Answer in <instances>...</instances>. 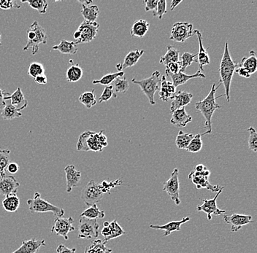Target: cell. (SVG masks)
Instances as JSON below:
<instances>
[{"instance_id":"cell-34","label":"cell","mask_w":257,"mask_h":253,"mask_svg":"<svg viewBox=\"0 0 257 253\" xmlns=\"http://www.w3.org/2000/svg\"><path fill=\"white\" fill-rule=\"evenodd\" d=\"M2 207L6 212H16L20 207V198L16 194L5 196L2 201Z\"/></svg>"},{"instance_id":"cell-11","label":"cell","mask_w":257,"mask_h":253,"mask_svg":"<svg viewBox=\"0 0 257 253\" xmlns=\"http://www.w3.org/2000/svg\"><path fill=\"white\" fill-rule=\"evenodd\" d=\"M81 197L82 201L90 207L99 202L103 198V193L99 190L97 184L94 181L91 180L83 189Z\"/></svg>"},{"instance_id":"cell-29","label":"cell","mask_w":257,"mask_h":253,"mask_svg":"<svg viewBox=\"0 0 257 253\" xmlns=\"http://www.w3.org/2000/svg\"><path fill=\"white\" fill-rule=\"evenodd\" d=\"M149 26H150V24L146 20H137L132 25L130 32L131 36L140 37V38L144 37L149 32Z\"/></svg>"},{"instance_id":"cell-61","label":"cell","mask_w":257,"mask_h":253,"mask_svg":"<svg viewBox=\"0 0 257 253\" xmlns=\"http://www.w3.org/2000/svg\"><path fill=\"white\" fill-rule=\"evenodd\" d=\"M0 45H1V34H0Z\"/></svg>"},{"instance_id":"cell-52","label":"cell","mask_w":257,"mask_h":253,"mask_svg":"<svg viewBox=\"0 0 257 253\" xmlns=\"http://www.w3.org/2000/svg\"><path fill=\"white\" fill-rule=\"evenodd\" d=\"M180 68H181V65H180V61L177 62H172V63H170L169 65H167L165 73L166 74H177L180 72Z\"/></svg>"},{"instance_id":"cell-31","label":"cell","mask_w":257,"mask_h":253,"mask_svg":"<svg viewBox=\"0 0 257 253\" xmlns=\"http://www.w3.org/2000/svg\"><path fill=\"white\" fill-rule=\"evenodd\" d=\"M179 53L172 45H168L166 54L160 58V63L166 67L170 63L179 62Z\"/></svg>"},{"instance_id":"cell-45","label":"cell","mask_w":257,"mask_h":253,"mask_svg":"<svg viewBox=\"0 0 257 253\" xmlns=\"http://www.w3.org/2000/svg\"><path fill=\"white\" fill-rule=\"evenodd\" d=\"M202 134H197L194 136L191 141L190 142L189 145L187 147L186 151L190 153H198L202 150Z\"/></svg>"},{"instance_id":"cell-5","label":"cell","mask_w":257,"mask_h":253,"mask_svg":"<svg viewBox=\"0 0 257 253\" xmlns=\"http://www.w3.org/2000/svg\"><path fill=\"white\" fill-rule=\"evenodd\" d=\"M161 79V74L157 70L152 73L150 78L141 80V81H137L136 79L133 78L132 82L134 84L139 85L142 91L147 96L150 104L154 105L156 104L154 96H155V93L160 90Z\"/></svg>"},{"instance_id":"cell-24","label":"cell","mask_w":257,"mask_h":253,"mask_svg":"<svg viewBox=\"0 0 257 253\" xmlns=\"http://www.w3.org/2000/svg\"><path fill=\"white\" fill-rule=\"evenodd\" d=\"M194 33L197 36L199 43V53L197 54V62L199 64V71L202 72L203 70L204 66L210 65V56L208 51L205 49L203 44H202V34L199 30L196 29L194 31Z\"/></svg>"},{"instance_id":"cell-53","label":"cell","mask_w":257,"mask_h":253,"mask_svg":"<svg viewBox=\"0 0 257 253\" xmlns=\"http://www.w3.org/2000/svg\"><path fill=\"white\" fill-rule=\"evenodd\" d=\"M145 10L146 12L152 11L155 16L158 1L157 0H145Z\"/></svg>"},{"instance_id":"cell-42","label":"cell","mask_w":257,"mask_h":253,"mask_svg":"<svg viewBox=\"0 0 257 253\" xmlns=\"http://www.w3.org/2000/svg\"><path fill=\"white\" fill-rule=\"evenodd\" d=\"M113 89H114L115 93H126L128 91L129 88V81L124 77H119L116 78L113 81Z\"/></svg>"},{"instance_id":"cell-46","label":"cell","mask_w":257,"mask_h":253,"mask_svg":"<svg viewBox=\"0 0 257 253\" xmlns=\"http://www.w3.org/2000/svg\"><path fill=\"white\" fill-rule=\"evenodd\" d=\"M44 74L45 68L42 64L39 63V62H32L30 66L29 67V70H28V75L31 78L35 79L37 76Z\"/></svg>"},{"instance_id":"cell-25","label":"cell","mask_w":257,"mask_h":253,"mask_svg":"<svg viewBox=\"0 0 257 253\" xmlns=\"http://www.w3.org/2000/svg\"><path fill=\"white\" fill-rule=\"evenodd\" d=\"M191 121H192V117L188 115L185 110V107H183L172 112L171 123L177 127H185Z\"/></svg>"},{"instance_id":"cell-19","label":"cell","mask_w":257,"mask_h":253,"mask_svg":"<svg viewBox=\"0 0 257 253\" xmlns=\"http://www.w3.org/2000/svg\"><path fill=\"white\" fill-rule=\"evenodd\" d=\"M193 95L191 93L179 90L171 102V112L172 113L174 111L186 107L191 103Z\"/></svg>"},{"instance_id":"cell-20","label":"cell","mask_w":257,"mask_h":253,"mask_svg":"<svg viewBox=\"0 0 257 253\" xmlns=\"http://www.w3.org/2000/svg\"><path fill=\"white\" fill-rule=\"evenodd\" d=\"M176 94V88L174 86L172 82H170L165 76H163L161 79V85H160L159 95L160 99L163 101H168L169 100L173 99Z\"/></svg>"},{"instance_id":"cell-33","label":"cell","mask_w":257,"mask_h":253,"mask_svg":"<svg viewBox=\"0 0 257 253\" xmlns=\"http://www.w3.org/2000/svg\"><path fill=\"white\" fill-rule=\"evenodd\" d=\"M105 245L103 240H94L86 248L84 253H113V251Z\"/></svg>"},{"instance_id":"cell-32","label":"cell","mask_w":257,"mask_h":253,"mask_svg":"<svg viewBox=\"0 0 257 253\" xmlns=\"http://www.w3.org/2000/svg\"><path fill=\"white\" fill-rule=\"evenodd\" d=\"M82 14L84 18V21H88V22H96L99 16V7L96 5H85L82 4Z\"/></svg>"},{"instance_id":"cell-57","label":"cell","mask_w":257,"mask_h":253,"mask_svg":"<svg viewBox=\"0 0 257 253\" xmlns=\"http://www.w3.org/2000/svg\"><path fill=\"white\" fill-rule=\"evenodd\" d=\"M6 170L10 174H16L18 170H19V166H18V164L15 163V162H12V163H9Z\"/></svg>"},{"instance_id":"cell-2","label":"cell","mask_w":257,"mask_h":253,"mask_svg":"<svg viewBox=\"0 0 257 253\" xmlns=\"http://www.w3.org/2000/svg\"><path fill=\"white\" fill-rule=\"evenodd\" d=\"M107 145V139L104 134V131L98 133L86 131L79 136L76 148L78 151L98 153L102 152Z\"/></svg>"},{"instance_id":"cell-54","label":"cell","mask_w":257,"mask_h":253,"mask_svg":"<svg viewBox=\"0 0 257 253\" xmlns=\"http://www.w3.org/2000/svg\"><path fill=\"white\" fill-rule=\"evenodd\" d=\"M8 94L9 93H7L5 90H3V89L0 88V113H1V111L4 110L5 106L7 105L5 103V100H4V97Z\"/></svg>"},{"instance_id":"cell-15","label":"cell","mask_w":257,"mask_h":253,"mask_svg":"<svg viewBox=\"0 0 257 253\" xmlns=\"http://www.w3.org/2000/svg\"><path fill=\"white\" fill-rule=\"evenodd\" d=\"M101 234L103 236V242L107 244V242L113 239L118 238L121 236L126 234L124 229L118 224L117 220H115L111 223L105 221L103 223V229L101 231Z\"/></svg>"},{"instance_id":"cell-62","label":"cell","mask_w":257,"mask_h":253,"mask_svg":"<svg viewBox=\"0 0 257 253\" xmlns=\"http://www.w3.org/2000/svg\"><path fill=\"white\" fill-rule=\"evenodd\" d=\"M0 173H1V169H0Z\"/></svg>"},{"instance_id":"cell-21","label":"cell","mask_w":257,"mask_h":253,"mask_svg":"<svg viewBox=\"0 0 257 253\" xmlns=\"http://www.w3.org/2000/svg\"><path fill=\"white\" fill-rule=\"evenodd\" d=\"M189 217H186L181 220L178 221H171L163 226H157V225H150L149 228L152 229H157V230H163L165 231L164 237H168L171 235L174 231H179L180 230V227L182 225L189 221Z\"/></svg>"},{"instance_id":"cell-36","label":"cell","mask_w":257,"mask_h":253,"mask_svg":"<svg viewBox=\"0 0 257 253\" xmlns=\"http://www.w3.org/2000/svg\"><path fill=\"white\" fill-rule=\"evenodd\" d=\"M194 134L189 133H185L183 131H180L175 139V145L178 149L186 150L187 147L189 145L190 142L194 137Z\"/></svg>"},{"instance_id":"cell-60","label":"cell","mask_w":257,"mask_h":253,"mask_svg":"<svg viewBox=\"0 0 257 253\" xmlns=\"http://www.w3.org/2000/svg\"><path fill=\"white\" fill-rule=\"evenodd\" d=\"M182 2V1H172V2H171V10H173L176 7H177V5H178L179 4H180V3Z\"/></svg>"},{"instance_id":"cell-22","label":"cell","mask_w":257,"mask_h":253,"mask_svg":"<svg viewBox=\"0 0 257 253\" xmlns=\"http://www.w3.org/2000/svg\"><path fill=\"white\" fill-rule=\"evenodd\" d=\"M188 178L191 179L193 183L195 185L197 189L205 188L209 190L210 191L218 193L221 189L224 188V187L220 185H211L209 182V177H205V176H199L194 175L192 173H190Z\"/></svg>"},{"instance_id":"cell-27","label":"cell","mask_w":257,"mask_h":253,"mask_svg":"<svg viewBox=\"0 0 257 253\" xmlns=\"http://www.w3.org/2000/svg\"><path fill=\"white\" fill-rule=\"evenodd\" d=\"M10 99V104L19 110H23L27 107L28 101L25 99L22 90L20 88H17L11 95L9 93L4 97V100Z\"/></svg>"},{"instance_id":"cell-1","label":"cell","mask_w":257,"mask_h":253,"mask_svg":"<svg viewBox=\"0 0 257 253\" xmlns=\"http://www.w3.org/2000/svg\"><path fill=\"white\" fill-rule=\"evenodd\" d=\"M238 67H239V63L235 62L230 55L228 42L227 41L224 45V53L221 60L220 67H219V74H220L221 84L224 85V90H225L224 95L226 96L227 102L230 101V86H231L233 75Z\"/></svg>"},{"instance_id":"cell-51","label":"cell","mask_w":257,"mask_h":253,"mask_svg":"<svg viewBox=\"0 0 257 253\" xmlns=\"http://www.w3.org/2000/svg\"><path fill=\"white\" fill-rule=\"evenodd\" d=\"M167 12L166 0H160L157 4V10H156L155 16H157L159 19H162L163 15Z\"/></svg>"},{"instance_id":"cell-47","label":"cell","mask_w":257,"mask_h":253,"mask_svg":"<svg viewBox=\"0 0 257 253\" xmlns=\"http://www.w3.org/2000/svg\"><path fill=\"white\" fill-rule=\"evenodd\" d=\"M122 184L123 182L121 181V179H120L111 181V182H107V181L104 180L102 181V183L98 185V187H99V190H100L104 194V193H109L112 188L119 186V185H121Z\"/></svg>"},{"instance_id":"cell-37","label":"cell","mask_w":257,"mask_h":253,"mask_svg":"<svg viewBox=\"0 0 257 253\" xmlns=\"http://www.w3.org/2000/svg\"><path fill=\"white\" fill-rule=\"evenodd\" d=\"M83 70L79 65H73L67 71V81L70 83H76L80 81L83 76Z\"/></svg>"},{"instance_id":"cell-14","label":"cell","mask_w":257,"mask_h":253,"mask_svg":"<svg viewBox=\"0 0 257 253\" xmlns=\"http://www.w3.org/2000/svg\"><path fill=\"white\" fill-rule=\"evenodd\" d=\"M224 220L227 224L231 226L232 232H238L242 229L243 226L249 223H255L252 220V215H241V214H233L231 216L224 215Z\"/></svg>"},{"instance_id":"cell-56","label":"cell","mask_w":257,"mask_h":253,"mask_svg":"<svg viewBox=\"0 0 257 253\" xmlns=\"http://www.w3.org/2000/svg\"><path fill=\"white\" fill-rule=\"evenodd\" d=\"M235 73H238L241 77L244 78H249L252 76L250 73L242 67H238L235 70Z\"/></svg>"},{"instance_id":"cell-3","label":"cell","mask_w":257,"mask_h":253,"mask_svg":"<svg viewBox=\"0 0 257 253\" xmlns=\"http://www.w3.org/2000/svg\"><path fill=\"white\" fill-rule=\"evenodd\" d=\"M220 85L221 84L217 87H216V84H213L208 96L202 101H197L195 103L196 110L198 111L199 112H201L205 119V128L207 129V132L203 133L202 136L207 134H211L212 117H213L215 111L217 110L218 109L222 108V107L218 103H216V99L217 98L215 96V93H216V90L219 89Z\"/></svg>"},{"instance_id":"cell-39","label":"cell","mask_w":257,"mask_h":253,"mask_svg":"<svg viewBox=\"0 0 257 253\" xmlns=\"http://www.w3.org/2000/svg\"><path fill=\"white\" fill-rule=\"evenodd\" d=\"M0 114H1L3 119L7 120V121H11L14 118H18L22 116L21 110H18L10 104L6 105L4 110L1 111Z\"/></svg>"},{"instance_id":"cell-6","label":"cell","mask_w":257,"mask_h":253,"mask_svg":"<svg viewBox=\"0 0 257 253\" xmlns=\"http://www.w3.org/2000/svg\"><path fill=\"white\" fill-rule=\"evenodd\" d=\"M26 34L28 43L23 48V51L32 49V55H35L39 51V45L47 43V35L45 29L37 21H35L29 26Z\"/></svg>"},{"instance_id":"cell-48","label":"cell","mask_w":257,"mask_h":253,"mask_svg":"<svg viewBox=\"0 0 257 253\" xmlns=\"http://www.w3.org/2000/svg\"><path fill=\"white\" fill-rule=\"evenodd\" d=\"M112 97L116 99L117 94L114 92L113 85H109L105 86L100 97L99 98V103H102L104 101H109Z\"/></svg>"},{"instance_id":"cell-26","label":"cell","mask_w":257,"mask_h":253,"mask_svg":"<svg viewBox=\"0 0 257 253\" xmlns=\"http://www.w3.org/2000/svg\"><path fill=\"white\" fill-rule=\"evenodd\" d=\"M168 77L171 78L172 80V84H173L175 88L178 87L179 85H183V84H186V82H188L190 80L194 79V78H205L206 76L205 75L202 74L200 71H197V73H196L194 75H186L184 73H181V72H179L177 74H166Z\"/></svg>"},{"instance_id":"cell-23","label":"cell","mask_w":257,"mask_h":253,"mask_svg":"<svg viewBox=\"0 0 257 253\" xmlns=\"http://www.w3.org/2000/svg\"><path fill=\"white\" fill-rule=\"evenodd\" d=\"M145 51L143 50H135V51H130L127 56L124 58V62L121 64L116 65V69L118 72H123V70L128 67H133L136 65L138 61L140 60L141 56L143 55Z\"/></svg>"},{"instance_id":"cell-10","label":"cell","mask_w":257,"mask_h":253,"mask_svg":"<svg viewBox=\"0 0 257 253\" xmlns=\"http://www.w3.org/2000/svg\"><path fill=\"white\" fill-rule=\"evenodd\" d=\"M178 173V169L175 168L169 179L165 182L163 185V190L168 193L170 198L177 206L180 204V182H179Z\"/></svg>"},{"instance_id":"cell-58","label":"cell","mask_w":257,"mask_h":253,"mask_svg":"<svg viewBox=\"0 0 257 253\" xmlns=\"http://www.w3.org/2000/svg\"><path fill=\"white\" fill-rule=\"evenodd\" d=\"M35 82L39 85H46L48 82V79H47L46 75H41L35 78Z\"/></svg>"},{"instance_id":"cell-49","label":"cell","mask_w":257,"mask_h":253,"mask_svg":"<svg viewBox=\"0 0 257 253\" xmlns=\"http://www.w3.org/2000/svg\"><path fill=\"white\" fill-rule=\"evenodd\" d=\"M248 132H249V148L251 151H253L254 153H257V133L255 130V128L249 127L248 129Z\"/></svg>"},{"instance_id":"cell-43","label":"cell","mask_w":257,"mask_h":253,"mask_svg":"<svg viewBox=\"0 0 257 253\" xmlns=\"http://www.w3.org/2000/svg\"><path fill=\"white\" fill-rule=\"evenodd\" d=\"M22 3H27L34 10H37L40 14H45L48 7V2L46 0H32V1H21Z\"/></svg>"},{"instance_id":"cell-13","label":"cell","mask_w":257,"mask_h":253,"mask_svg":"<svg viewBox=\"0 0 257 253\" xmlns=\"http://www.w3.org/2000/svg\"><path fill=\"white\" fill-rule=\"evenodd\" d=\"M223 190H224V188L221 189L216 193V196L214 198H212V199H202L203 204L197 207V210L198 212H203L207 214L208 220H212V215H220L226 212V210L219 209L217 207V203H216L217 198L223 191Z\"/></svg>"},{"instance_id":"cell-59","label":"cell","mask_w":257,"mask_h":253,"mask_svg":"<svg viewBox=\"0 0 257 253\" xmlns=\"http://www.w3.org/2000/svg\"><path fill=\"white\" fill-rule=\"evenodd\" d=\"M207 167L203 165H198L196 166L194 171H196V172H202V171H205Z\"/></svg>"},{"instance_id":"cell-35","label":"cell","mask_w":257,"mask_h":253,"mask_svg":"<svg viewBox=\"0 0 257 253\" xmlns=\"http://www.w3.org/2000/svg\"><path fill=\"white\" fill-rule=\"evenodd\" d=\"M105 212L98 208L96 204L90 206L88 208L85 209L81 215V217H84V218L90 220L102 219L105 218Z\"/></svg>"},{"instance_id":"cell-17","label":"cell","mask_w":257,"mask_h":253,"mask_svg":"<svg viewBox=\"0 0 257 253\" xmlns=\"http://www.w3.org/2000/svg\"><path fill=\"white\" fill-rule=\"evenodd\" d=\"M66 174L67 193H71L74 187L79 186L82 180V172L76 170L74 165H68L65 168Z\"/></svg>"},{"instance_id":"cell-28","label":"cell","mask_w":257,"mask_h":253,"mask_svg":"<svg viewBox=\"0 0 257 253\" xmlns=\"http://www.w3.org/2000/svg\"><path fill=\"white\" fill-rule=\"evenodd\" d=\"M53 51H58L62 54H70L74 55L78 52V45L75 41H68L66 40H61L58 45L52 47Z\"/></svg>"},{"instance_id":"cell-16","label":"cell","mask_w":257,"mask_h":253,"mask_svg":"<svg viewBox=\"0 0 257 253\" xmlns=\"http://www.w3.org/2000/svg\"><path fill=\"white\" fill-rule=\"evenodd\" d=\"M19 186V182L13 176H4L0 179V195L5 197L16 194Z\"/></svg>"},{"instance_id":"cell-12","label":"cell","mask_w":257,"mask_h":253,"mask_svg":"<svg viewBox=\"0 0 257 253\" xmlns=\"http://www.w3.org/2000/svg\"><path fill=\"white\" fill-rule=\"evenodd\" d=\"M74 220L72 217L64 218L59 217L54 220V226L51 228V234H57V236L63 237L64 240H69L68 234L76 230V228L73 226Z\"/></svg>"},{"instance_id":"cell-7","label":"cell","mask_w":257,"mask_h":253,"mask_svg":"<svg viewBox=\"0 0 257 253\" xmlns=\"http://www.w3.org/2000/svg\"><path fill=\"white\" fill-rule=\"evenodd\" d=\"M99 29V24L97 22L83 21L73 33V37L76 40L75 42L77 45L90 43L96 38Z\"/></svg>"},{"instance_id":"cell-18","label":"cell","mask_w":257,"mask_h":253,"mask_svg":"<svg viewBox=\"0 0 257 253\" xmlns=\"http://www.w3.org/2000/svg\"><path fill=\"white\" fill-rule=\"evenodd\" d=\"M46 245L44 240L32 238L23 241L20 248L12 253H37L41 247H45Z\"/></svg>"},{"instance_id":"cell-8","label":"cell","mask_w":257,"mask_h":253,"mask_svg":"<svg viewBox=\"0 0 257 253\" xmlns=\"http://www.w3.org/2000/svg\"><path fill=\"white\" fill-rule=\"evenodd\" d=\"M99 229L97 220H90L80 217L78 237L82 240H95L99 236Z\"/></svg>"},{"instance_id":"cell-40","label":"cell","mask_w":257,"mask_h":253,"mask_svg":"<svg viewBox=\"0 0 257 253\" xmlns=\"http://www.w3.org/2000/svg\"><path fill=\"white\" fill-rule=\"evenodd\" d=\"M124 72H118V73H109V74L105 75L103 77L101 78L99 80H94L93 81L92 84L93 85H97V84H99V85H105V86H107V85H110L116 78L119 77H124Z\"/></svg>"},{"instance_id":"cell-9","label":"cell","mask_w":257,"mask_h":253,"mask_svg":"<svg viewBox=\"0 0 257 253\" xmlns=\"http://www.w3.org/2000/svg\"><path fill=\"white\" fill-rule=\"evenodd\" d=\"M194 26L189 22H177L174 23L171 29L170 39L177 43H184L186 40L194 35Z\"/></svg>"},{"instance_id":"cell-55","label":"cell","mask_w":257,"mask_h":253,"mask_svg":"<svg viewBox=\"0 0 257 253\" xmlns=\"http://www.w3.org/2000/svg\"><path fill=\"white\" fill-rule=\"evenodd\" d=\"M57 253H76V248H73V249H70L68 247L65 246L63 244H61L58 247H57Z\"/></svg>"},{"instance_id":"cell-38","label":"cell","mask_w":257,"mask_h":253,"mask_svg":"<svg viewBox=\"0 0 257 253\" xmlns=\"http://www.w3.org/2000/svg\"><path fill=\"white\" fill-rule=\"evenodd\" d=\"M94 91V89H93L91 91L84 92L79 96V101L86 108H91L93 106L96 105V102H97Z\"/></svg>"},{"instance_id":"cell-30","label":"cell","mask_w":257,"mask_h":253,"mask_svg":"<svg viewBox=\"0 0 257 253\" xmlns=\"http://www.w3.org/2000/svg\"><path fill=\"white\" fill-rule=\"evenodd\" d=\"M240 67H244L250 73L251 75L256 73L257 69V59L255 51H251L249 56L243 58L239 64Z\"/></svg>"},{"instance_id":"cell-4","label":"cell","mask_w":257,"mask_h":253,"mask_svg":"<svg viewBox=\"0 0 257 253\" xmlns=\"http://www.w3.org/2000/svg\"><path fill=\"white\" fill-rule=\"evenodd\" d=\"M29 210L32 213H46V212H52L54 216L57 218L63 217L65 215V210L59 208L57 206L47 201L41 197V195L39 192H35L33 198H29L26 201Z\"/></svg>"},{"instance_id":"cell-41","label":"cell","mask_w":257,"mask_h":253,"mask_svg":"<svg viewBox=\"0 0 257 253\" xmlns=\"http://www.w3.org/2000/svg\"><path fill=\"white\" fill-rule=\"evenodd\" d=\"M10 150H0V169H1L0 176L1 178L6 176L5 171L7 166L10 163Z\"/></svg>"},{"instance_id":"cell-44","label":"cell","mask_w":257,"mask_h":253,"mask_svg":"<svg viewBox=\"0 0 257 253\" xmlns=\"http://www.w3.org/2000/svg\"><path fill=\"white\" fill-rule=\"evenodd\" d=\"M197 57V54H193L188 52L183 53L181 56V60L180 61V65H181L180 72L184 73L187 67L191 65L193 62H197V59H196Z\"/></svg>"},{"instance_id":"cell-50","label":"cell","mask_w":257,"mask_h":253,"mask_svg":"<svg viewBox=\"0 0 257 253\" xmlns=\"http://www.w3.org/2000/svg\"><path fill=\"white\" fill-rule=\"evenodd\" d=\"M0 8L1 10H8L12 8H21V6L14 0H0Z\"/></svg>"}]
</instances>
